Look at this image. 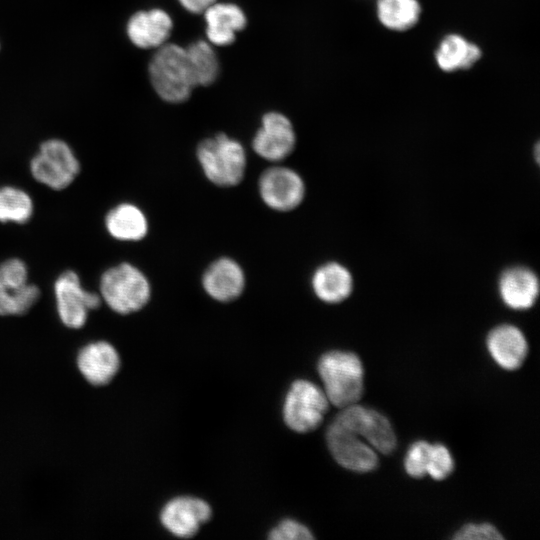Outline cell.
I'll list each match as a JSON object with an SVG mask.
<instances>
[{
	"label": "cell",
	"mask_w": 540,
	"mask_h": 540,
	"mask_svg": "<svg viewBox=\"0 0 540 540\" xmlns=\"http://www.w3.org/2000/svg\"><path fill=\"white\" fill-rule=\"evenodd\" d=\"M40 289L29 282L26 263L10 258L0 263V315L19 316L27 313L38 301Z\"/></svg>",
	"instance_id": "cell-8"
},
{
	"label": "cell",
	"mask_w": 540,
	"mask_h": 540,
	"mask_svg": "<svg viewBox=\"0 0 540 540\" xmlns=\"http://www.w3.org/2000/svg\"><path fill=\"white\" fill-rule=\"evenodd\" d=\"M172 27V19L164 10L138 11L127 23V35L139 48H158L165 44Z\"/></svg>",
	"instance_id": "cell-18"
},
{
	"label": "cell",
	"mask_w": 540,
	"mask_h": 540,
	"mask_svg": "<svg viewBox=\"0 0 540 540\" xmlns=\"http://www.w3.org/2000/svg\"><path fill=\"white\" fill-rule=\"evenodd\" d=\"M454 469V460L448 448L443 444H431L427 474L434 480L447 478Z\"/></svg>",
	"instance_id": "cell-26"
},
{
	"label": "cell",
	"mask_w": 540,
	"mask_h": 540,
	"mask_svg": "<svg viewBox=\"0 0 540 540\" xmlns=\"http://www.w3.org/2000/svg\"><path fill=\"white\" fill-rule=\"evenodd\" d=\"M204 14L207 38L214 45H230L235 40L236 32L246 25L244 12L235 4L214 3Z\"/></svg>",
	"instance_id": "cell-21"
},
{
	"label": "cell",
	"mask_w": 540,
	"mask_h": 540,
	"mask_svg": "<svg viewBox=\"0 0 540 540\" xmlns=\"http://www.w3.org/2000/svg\"><path fill=\"white\" fill-rule=\"evenodd\" d=\"M201 285L210 298L227 303L242 295L246 286V276L236 260L223 256L207 266L201 278Z\"/></svg>",
	"instance_id": "cell-14"
},
{
	"label": "cell",
	"mask_w": 540,
	"mask_h": 540,
	"mask_svg": "<svg viewBox=\"0 0 540 540\" xmlns=\"http://www.w3.org/2000/svg\"><path fill=\"white\" fill-rule=\"evenodd\" d=\"M482 56L481 48L457 33L445 35L435 50V61L443 72L451 73L473 67Z\"/></svg>",
	"instance_id": "cell-22"
},
{
	"label": "cell",
	"mask_w": 540,
	"mask_h": 540,
	"mask_svg": "<svg viewBox=\"0 0 540 540\" xmlns=\"http://www.w3.org/2000/svg\"><path fill=\"white\" fill-rule=\"evenodd\" d=\"M418 0H377L376 15L380 24L392 31L402 32L414 27L421 15Z\"/></svg>",
	"instance_id": "cell-23"
},
{
	"label": "cell",
	"mask_w": 540,
	"mask_h": 540,
	"mask_svg": "<svg viewBox=\"0 0 540 540\" xmlns=\"http://www.w3.org/2000/svg\"><path fill=\"white\" fill-rule=\"evenodd\" d=\"M108 234L122 242H138L149 231V222L144 211L130 202L120 203L111 208L104 219Z\"/></svg>",
	"instance_id": "cell-20"
},
{
	"label": "cell",
	"mask_w": 540,
	"mask_h": 540,
	"mask_svg": "<svg viewBox=\"0 0 540 540\" xmlns=\"http://www.w3.org/2000/svg\"><path fill=\"white\" fill-rule=\"evenodd\" d=\"M185 51L195 87L212 84L219 74V61L211 45L200 40Z\"/></svg>",
	"instance_id": "cell-24"
},
{
	"label": "cell",
	"mask_w": 540,
	"mask_h": 540,
	"mask_svg": "<svg viewBox=\"0 0 540 540\" xmlns=\"http://www.w3.org/2000/svg\"><path fill=\"white\" fill-rule=\"evenodd\" d=\"M151 284L144 272L129 262L105 270L99 281V295L115 313L128 315L144 308L151 298Z\"/></svg>",
	"instance_id": "cell-3"
},
{
	"label": "cell",
	"mask_w": 540,
	"mask_h": 540,
	"mask_svg": "<svg viewBox=\"0 0 540 540\" xmlns=\"http://www.w3.org/2000/svg\"><path fill=\"white\" fill-rule=\"evenodd\" d=\"M329 404L322 388L309 380H296L284 400V421L295 432L313 431L321 424Z\"/></svg>",
	"instance_id": "cell-6"
},
{
	"label": "cell",
	"mask_w": 540,
	"mask_h": 540,
	"mask_svg": "<svg viewBox=\"0 0 540 540\" xmlns=\"http://www.w3.org/2000/svg\"><path fill=\"white\" fill-rule=\"evenodd\" d=\"M334 421L363 438L376 452L390 454L396 436L390 421L381 413L353 404L342 408Z\"/></svg>",
	"instance_id": "cell-10"
},
{
	"label": "cell",
	"mask_w": 540,
	"mask_h": 540,
	"mask_svg": "<svg viewBox=\"0 0 540 540\" xmlns=\"http://www.w3.org/2000/svg\"><path fill=\"white\" fill-rule=\"evenodd\" d=\"M33 213V200L25 190L10 185L0 187V222L23 224Z\"/></svg>",
	"instance_id": "cell-25"
},
{
	"label": "cell",
	"mask_w": 540,
	"mask_h": 540,
	"mask_svg": "<svg viewBox=\"0 0 540 540\" xmlns=\"http://www.w3.org/2000/svg\"><path fill=\"white\" fill-rule=\"evenodd\" d=\"M191 13H204L216 0H178Z\"/></svg>",
	"instance_id": "cell-30"
},
{
	"label": "cell",
	"mask_w": 540,
	"mask_h": 540,
	"mask_svg": "<svg viewBox=\"0 0 540 540\" xmlns=\"http://www.w3.org/2000/svg\"><path fill=\"white\" fill-rule=\"evenodd\" d=\"M430 447V443L422 440L410 446L404 460V467L409 476L422 478L427 474Z\"/></svg>",
	"instance_id": "cell-27"
},
{
	"label": "cell",
	"mask_w": 540,
	"mask_h": 540,
	"mask_svg": "<svg viewBox=\"0 0 540 540\" xmlns=\"http://www.w3.org/2000/svg\"><path fill=\"white\" fill-rule=\"evenodd\" d=\"M149 75L156 93L170 103L186 101L195 87L185 48L177 44L158 47L149 64Z\"/></svg>",
	"instance_id": "cell-4"
},
{
	"label": "cell",
	"mask_w": 540,
	"mask_h": 540,
	"mask_svg": "<svg viewBox=\"0 0 540 540\" xmlns=\"http://www.w3.org/2000/svg\"><path fill=\"white\" fill-rule=\"evenodd\" d=\"M263 203L277 212H290L301 205L306 186L301 175L292 168L275 165L265 169L258 179Z\"/></svg>",
	"instance_id": "cell-9"
},
{
	"label": "cell",
	"mask_w": 540,
	"mask_h": 540,
	"mask_svg": "<svg viewBox=\"0 0 540 540\" xmlns=\"http://www.w3.org/2000/svg\"><path fill=\"white\" fill-rule=\"evenodd\" d=\"M196 158L206 179L215 186L235 187L244 179L245 149L238 140L224 133L202 140L197 146Z\"/></svg>",
	"instance_id": "cell-2"
},
{
	"label": "cell",
	"mask_w": 540,
	"mask_h": 540,
	"mask_svg": "<svg viewBox=\"0 0 540 540\" xmlns=\"http://www.w3.org/2000/svg\"><path fill=\"white\" fill-rule=\"evenodd\" d=\"M53 290L58 316L66 327L72 329L83 327L89 312L102 302L99 293L82 286L79 275L73 270L62 272L56 278Z\"/></svg>",
	"instance_id": "cell-7"
},
{
	"label": "cell",
	"mask_w": 540,
	"mask_h": 540,
	"mask_svg": "<svg viewBox=\"0 0 540 540\" xmlns=\"http://www.w3.org/2000/svg\"><path fill=\"white\" fill-rule=\"evenodd\" d=\"M326 441L334 459L348 470L366 473L378 465L377 452L359 435L334 420L327 429Z\"/></svg>",
	"instance_id": "cell-11"
},
{
	"label": "cell",
	"mask_w": 540,
	"mask_h": 540,
	"mask_svg": "<svg viewBox=\"0 0 540 540\" xmlns=\"http://www.w3.org/2000/svg\"><path fill=\"white\" fill-rule=\"evenodd\" d=\"M354 280L347 267L336 261L318 266L311 276V288L315 296L324 303L337 304L352 293Z\"/></svg>",
	"instance_id": "cell-19"
},
{
	"label": "cell",
	"mask_w": 540,
	"mask_h": 540,
	"mask_svg": "<svg viewBox=\"0 0 540 540\" xmlns=\"http://www.w3.org/2000/svg\"><path fill=\"white\" fill-rule=\"evenodd\" d=\"M268 537L273 540H309L313 539L311 531L302 523L285 519L275 526Z\"/></svg>",
	"instance_id": "cell-28"
},
{
	"label": "cell",
	"mask_w": 540,
	"mask_h": 540,
	"mask_svg": "<svg viewBox=\"0 0 540 540\" xmlns=\"http://www.w3.org/2000/svg\"><path fill=\"white\" fill-rule=\"evenodd\" d=\"M211 515V507L206 501L192 496H179L164 505L160 520L171 534L189 538L198 532Z\"/></svg>",
	"instance_id": "cell-13"
},
{
	"label": "cell",
	"mask_w": 540,
	"mask_h": 540,
	"mask_svg": "<svg viewBox=\"0 0 540 540\" xmlns=\"http://www.w3.org/2000/svg\"><path fill=\"white\" fill-rule=\"evenodd\" d=\"M317 369L322 389L334 406L342 409L361 399L364 369L358 355L348 351H329L320 357Z\"/></svg>",
	"instance_id": "cell-1"
},
{
	"label": "cell",
	"mask_w": 540,
	"mask_h": 540,
	"mask_svg": "<svg viewBox=\"0 0 540 540\" xmlns=\"http://www.w3.org/2000/svg\"><path fill=\"white\" fill-rule=\"evenodd\" d=\"M77 366L92 385L108 384L120 368V357L113 345L96 341L84 346L78 353Z\"/></svg>",
	"instance_id": "cell-16"
},
{
	"label": "cell",
	"mask_w": 540,
	"mask_h": 540,
	"mask_svg": "<svg viewBox=\"0 0 540 540\" xmlns=\"http://www.w3.org/2000/svg\"><path fill=\"white\" fill-rule=\"evenodd\" d=\"M498 293L507 307L514 310L530 309L539 297V278L528 267H509L499 277Z\"/></svg>",
	"instance_id": "cell-15"
},
{
	"label": "cell",
	"mask_w": 540,
	"mask_h": 540,
	"mask_svg": "<svg viewBox=\"0 0 540 540\" xmlns=\"http://www.w3.org/2000/svg\"><path fill=\"white\" fill-rule=\"evenodd\" d=\"M80 172V162L72 148L63 140L44 141L30 161V173L35 181L52 190L70 186Z\"/></svg>",
	"instance_id": "cell-5"
},
{
	"label": "cell",
	"mask_w": 540,
	"mask_h": 540,
	"mask_svg": "<svg viewBox=\"0 0 540 540\" xmlns=\"http://www.w3.org/2000/svg\"><path fill=\"white\" fill-rule=\"evenodd\" d=\"M296 135L291 121L279 112H268L252 139L254 152L266 161L277 163L294 150Z\"/></svg>",
	"instance_id": "cell-12"
},
{
	"label": "cell",
	"mask_w": 540,
	"mask_h": 540,
	"mask_svg": "<svg viewBox=\"0 0 540 540\" xmlns=\"http://www.w3.org/2000/svg\"><path fill=\"white\" fill-rule=\"evenodd\" d=\"M486 345L493 360L509 371L518 369L528 353V343L523 332L511 324L493 328L487 336Z\"/></svg>",
	"instance_id": "cell-17"
},
{
	"label": "cell",
	"mask_w": 540,
	"mask_h": 540,
	"mask_svg": "<svg viewBox=\"0 0 540 540\" xmlns=\"http://www.w3.org/2000/svg\"><path fill=\"white\" fill-rule=\"evenodd\" d=\"M457 540H499L503 539L495 526L489 523L466 524L453 537Z\"/></svg>",
	"instance_id": "cell-29"
}]
</instances>
